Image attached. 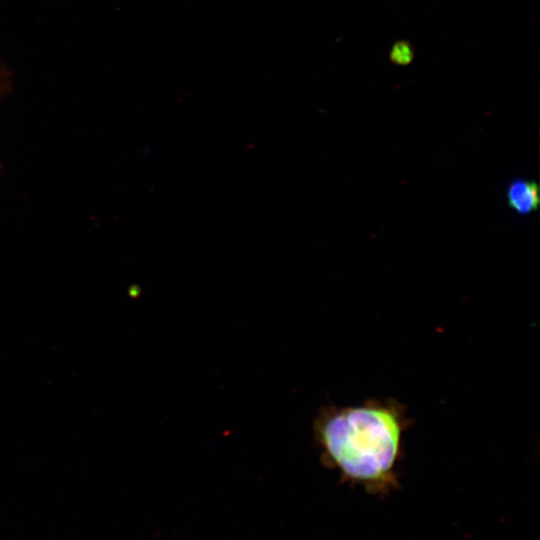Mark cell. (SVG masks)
Segmentation results:
<instances>
[{"mask_svg":"<svg viewBox=\"0 0 540 540\" xmlns=\"http://www.w3.org/2000/svg\"><path fill=\"white\" fill-rule=\"evenodd\" d=\"M410 425L406 408L397 400L369 399L321 408L312 431L323 465L337 469L342 481L386 495L398 487L397 467Z\"/></svg>","mask_w":540,"mask_h":540,"instance_id":"1","label":"cell"},{"mask_svg":"<svg viewBox=\"0 0 540 540\" xmlns=\"http://www.w3.org/2000/svg\"><path fill=\"white\" fill-rule=\"evenodd\" d=\"M508 206L520 215H529L539 206V187L534 181L515 179L506 191Z\"/></svg>","mask_w":540,"mask_h":540,"instance_id":"2","label":"cell"},{"mask_svg":"<svg viewBox=\"0 0 540 540\" xmlns=\"http://www.w3.org/2000/svg\"><path fill=\"white\" fill-rule=\"evenodd\" d=\"M389 58L396 65H408L414 58L413 48L407 41H398L392 46Z\"/></svg>","mask_w":540,"mask_h":540,"instance_id":"3","label":"cell"}]
</instances>
